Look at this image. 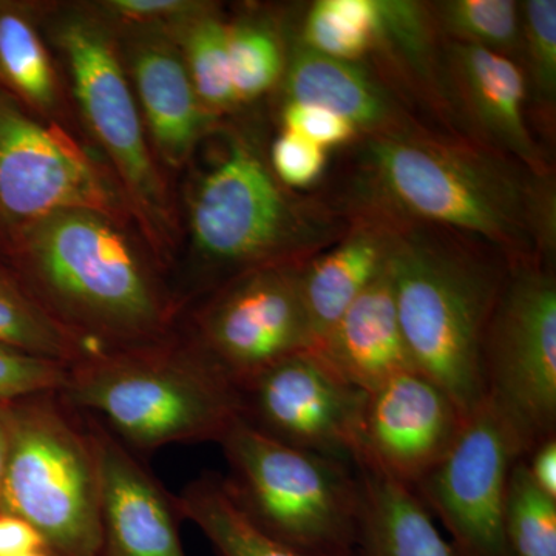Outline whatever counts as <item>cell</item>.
<instances>
[{"label": "cell", "instance_id": "cell-35", "mask_svg": "<svg viewBox=\"0 0 556 556\" xmlns=\"http://www.w3.org/2000/svg\"><path fill=\"white\" fill-rule=\"evenodd\" d=\"M283 124L285 130L308 139L325 150L346 144L357 134L356 127L342 116L316 105L294 102L285 105Z\"/></svg>", "mask_w": 556, "mask_h": 556}, {"label": "cell", "instance_id": "cell-21", "mask_svg": "<svg viewBox=\"0 0 556 556\" xmlns=\"http://www.w3.org/2000/svg\"><path fill=\"white\" fill-rule=\"evenodd\" d=\"M353 467L362 496L356 556H455L413 490L364 464Z\"/></svg>", "mask_w": 556, "mask_h": 556}, {"label": "cell", "instance_id": "cell-28", "mask_svg": "<svg viewBox=\"0 0 556 556\" xmlns=\"http://www.w3.org/2000/svg\"><path fill=\"white\" fill-rule=\"evenodd\" d=\"M228 54L230 79L239 102L257 100L273 89L285 70L280 40L262 22L229 25Z\"/></svg>", "mask_w": 556, "mask_h": 556}, {"label": "cell", "instance_id": "cell-16", "mask_svg": "<svg viewBox=\"0 0 556 556\" xmlns=\"http://www.w3.org/2000/svg\"><path fill=\"white\" fill-rule=\"evenodd\" d=\"M119 42L124 65L153 153L172 169L182 166L211 127L177 42L164 28L127 27Z\"/></svg>", "mask_w": 556, "mask_h": 556}, {"label": "cell", "instance_id": "cell-39", "mask_svg": "<svg viewBox=\"0 0 556 556\" xmlns=\"http://www.w3.org/2000/svg\"><path fill=\"white\" fill-rule=\"evenodd\" d=\"M22 556H50L46 551L31 552V554L22 555Z\"/></svg>", "mask_w": 556, "mask_h": 556}, {"label": "cell", "instance_id": "cell-37", "mask_svg": "<svg viewBox=\"0 0 556 556\" xmlns=\"http://www.w3.org/2000/svg\"><path fill=\"white\" fill-rule=\"evenodd\" d=\"M525 463L536 489L556 501V437L536 445L526 456Z\"/></svg>", "mask_w": 556, "mask_h": 556}, {"label": "cell", "instance_id": "cell-23", "mask_svg": "<svg viewBox=\"0 0 556 556\" xmlns=\"http://www.w3.org/2000/svg\"><path fill=\"white\" fill-rule=\"evenodd\" d=\"M175 500L179 517L199 527L218 556H317L260 532L232 503L218 475L193 479Z\"/></svg>", "mask_w": 556, "mask_h": 556}, {"label": "cell", "instance_id": "cell-17", "mask_svg": "<svg viewBox=\"0 0 556 556\" xmlns=\"http://www.w3.org/2000/svg\"><path fill=\"white\" fill-rule=\"evenodd\" d=\"M311 353L348 386L365 393L415 369L399 324L390 260Z\"/></svg>", "mask_w": 556, "mask_h": 556}, {"label": "cell", "instance_id": "cell-2", "mask_svg": "<svg viewBox=\"0 0 556 556\" xmlns=\"http://www.w3.org/2000/svg\"><path fill=\"white\" fill-rule=\"evenodd\" d=\"M62 401L130 452L218 442L240 417L236 387L174 339L94 350L68 365Z\"/></svg>", "mask_w": 556, "mask_h": 556}, {"label": "cell", "instance_id": "cell-19", "mask_svg": "<svg viewBox=\"0 0 556 556\" xmlns=\"http://www.w3.org/2000/svg\"><path fill=\"white\" fill-rule=\"evenodd\" d=\"M391 236L361 228L325 254L300 265L299 283L314 350L354 300L383 273Z\"/></svg>", "mask_w": 556, "mask_h": 556}, {"label": "cell", "instance_id": "cell-9", "mask_svg": "<svg viewBox=\"0 0 556 556\" xmlns=\"http://www.w3.org/2000/svg\"><path fill=\"white\" fill-rule=\"evenodd\" d=\"M67 208L130 218L112 172L60 124L0 89V247L9 251L25 230Z\"/></svg>", "mask_w": 556, "mask_h": 556}, {"label": "cell", "instance_id": "cell-27", "mask_svg": "<svg viewBox=\"0 0 556 556\" xmlns=\"http://www.w3.org/2000/svg\"><path fill=\"white\" fill-rule=\"evenodd\" d=\"M525 459L518 460L508 484L507 554L556 556V501L536 489L527 473Z\"/></svg>", "mask_w": 556, "mask_h": 556}, {"label": "cell", "instance_id": "cell-25", "mask_svg": "<svg viewBox=\"0 0 556 556\" xmlns=\"http://www.w3.org/2000/svg\"><path fill=\"white\" fill-rule=\"evenodd\" d=\"M0 345L70 365L89 348L50 316L14 276L0 265Z\"/></svg>", "mask_w": 556, "mask_h": 556}, {"label": "cell", "instance_id": "cell-1", "mask_svg": "<svg viewBox=\"0 0 556 556\" xmlns=\"http://www.w3.org/2000/svg\"><path fill=\"white\" fill-rule=\"evenodd\" d=\"M124 228L102 212L67 208L7 251L25 289L90 351L170 339L177 305Z\"/></svg>", "mask_w": 556, "mask_h": 556}, {"label": "cell", "instance_id": "cell-6", "mask_svg": "<svg viewBox=\"0 0 556 556\" xmlns=\"http://www.w3.org/2000/svg\"><path fill=\"white\" fill-rule=\"evenodd\" d=\"M226 492L252 526L317 556H356L361 482L353 464L289 447L237 419L218 442Z\"/></svg>", "mask_w": 556, "mask_h": 556}, {"label": "cell", "instance_id": "cell-13", "mask_svg": "<svg viewBox=\"0 0 556 556\" xmlns=\"http://www.w3.org/2000/svg\"><path fill=\"white\" fill-rule=\"evenodd\" d=\"M237 393L240 419L263 437L353 464L365 391L339 379L316 354L283 358Z\"/></svg>", "mask_w": 556, "mask_h": 556}, {"label": "cell", "instance_id": "cell-26", "mask_svg": "<svg viewBox=\"0 0 556 556\" xmlns=\"http://www.w3.org/2000/svg\"><path fill=\"white\" fill-rule=\"evenodd\" d=\"M375 40V0H320L303 25V46L334 60L354 62Z\"/></svg>", "mask_w": 556, "mask_h": 556}, {"label": "cell", "instance_id": "cell-32", "mask_svg": "<svg viewBox=\"0 0 556 556\" xmlns=\"http://www.w3.org/2000/svg\"><path fill=\"white\" fill-rule=\"evenodd\" d=\"M376 40L390 39L413 64L426 70L430 31L422 7L405 0H375Z\"/></svg>", "mask_w": 556, "mask_h": 556}, {"label": "cell", "instance_id": "cell-36", "mask_svg": "<svg viewBox=\"0 0 556 556\" xmlns=\"http://www.w3.org/2000/svg\"><path fill=\"white\" fill-rule=\"evenodd\" d=\"M46 551L39 533L27 521L0 511V556H22Z\"/></svg>", "mask_w": 556, "mask_h": 556}, {"label": "cell", "instance_id": "cell-10", "mask_svg": "<svg viewBox=\"0 0 556 556\" xmlns=\"http://www.w3.org/2000/svg\"><path fill=\"white\" fill-rule=\"evenodd\" d=\"M484 397L506 416L527 455L556 437V281L538 263L508 270L481 351Z\"/></svg>", "mask_w": 556, "mask_h": 556}, {"label": "cell", "instance_id": "cell-12", "mask_svg": "<svg viewBox=\"0 0 556 556\" xmlns=\"http://www.w3.org/2000/svg\"><path fill=\"white\" fill-rule=\"evenodd\" d=\"M525 444L490 399L467 413L447 456L413 492L450 535L455 556H508L510 475Z\"/></svg>", "mask_w": 556, "mask_h": 556}, {"label": "cell", "instance_id": "cell-14", "mask_svg": "<svg viewBox=\"0 0 556 556\" xmlns=\"http://www.w3.org/2000/svg\"><path fill=\"white\" fill-rule=\"evenodd\" d=\"M466 417L422 372H401L365 393L353 466L364 464L415 490L447 456Z\"/></svg>", "mask_w": 556, "mask_h": 556}, {"label": "cell", "instance_id": "cell-18", "mask_svg": "<svg viewBox=\"0 0 556 556\" xmlns=\"http://www.w3.org/2000/svg\"><path fill=\"white\" fill-rule=\"evenodd\" d=\"M450 60L478 126L530 170L543 175V155L526 124L527 83L521 68L504 54L470 43H453Z\"/></svg>", "mask_w": 556, "mask_h": 556}, {"label": "cell", "instance_id": "cell-24", "mask_svg": "<svg viewBox=\"0 0 556 556\" xmlns=\"http://www.w3.org/2000/svg\"><path fill=\"white\" fill-rule=\"evenodd\" d=\"M185 60L197 94L212 115L236 108V91L230 79L229 25L204 5L197 13L167 30Z\"/></svg>", "mask_w": 556, "mask_h": 556}, {"label": "cell", "instance_id": "cell-34", "mask_svg": "<svg viewBox=\"0 0 556 556\" xmlns=\"http://www.w3.org/2000/svg\"><path fill=\"white\" fill-rule=\"evenodd\" d=\"M204 5L206 3L192 0H110L101 3L97 10L112 24L121 22L126 27L169 30Z\"/></svg>", "mask_w": 556, "mask_h": 556}, {"label": "cell", "instance_id": "cell-11", "mask_svg": "<svg viewBox=\"0 0 556 556\" xmlns=\"http://www.w3.org/2000/svg\"><path fill=\"white\" fill-rule=\"evenodd\" d=\"M299 274L298 263H280L226 281L179 342L236 390L277 362L311 351Z\"/></svg>", "mask_w": 556, "mask_h": 556}, {"label": "cell", "instance_id": "cell-22", "mask_svg": "<svg viewBox=\"0 0 556 556\" xmlns=\"http://www.w3.org/2000/svg\"><path fill=\"white\" fill-rule=\"evenodd\" d=\"M0 89L42 118L60 112V78L31 3L0 0Z\"/></svg>", "mask_w": 556, "mask_h": 556}, {"label": "cell", "instance_id": "cell-38", "mask_svg": "<svg viewBox=\"0 0 556 556\" xmlns=\"http://www.w3.org/2000/svg\"><path fill=\"white\" fill-rule=\"evenodd\" d=\"M10 445V402H0V495Z\"/></svg>", "mask_w": 556, "mask_h": 556}, {"label": "cell", "instance_id": "cell-3", "mask_svg": "<svg viewBox=\"0 0 556 556\" xmlns=\"http://www.w3.org/2000/svg\"><path fill=\"white\" fill-rule=\"evenodd\" d=\"M43 30L67 68L73 97L112 166L130 217L163 268L177 237L174 206L156 164L115 25L97 9H65L43 16Z\"/></svg>", "mask_w": 556, "mask_h": 556}, {"label": "cell", "instance_id": "cell-8", "mask_svg": "<svg viewBox=\"0 0 556 556\" xmlns=\"http://www.w3.org/2000/svg\"><path fill=\"white\" fill-rule=\"evenodd\" d=\"M189 225L201 262L225 270L229 280L262 266L294 263L292 255L308 247L305 240L314 229L262 156L241 139H232L197 182Z\"/></svg>", "mask_w": 556, "mask_h": 556}, {"label": "cell", "instance_id": "cell-33", "mask_svg": "<svg viewBox=\"0 0 556 556\" xmlns=\"http://www.w3.org/2000/svg\"><path fill=\"white\" fill-rule=\"evenodd\" d=\"M274 174L289 188H308L327 167V150L285 130L270 150Z\"/></svg>", "mask_w": 556, "mask_h": 556}, {"label": "cell", "instance_id": "cell-7", "mask_svg": "<svg viewBox=\"0 0 556 556\" xmlns=\"http://www.w3.org/2000/svg\"><path fill=\"white\" fill-rule=\"evenodd\" d=\"M0 511L27 521L50 556H100V468L86 419L58 393L10 402Z\"/></svg>", "mask_w": 556, "mask_h": 556}, {"label": "cell", "instance_id": "cell-29", "mask_svg": "<svg viewBox=\"0 0 556 556\" xmlns=\"http://www.w3.org/2000/svg\"><path fill=\"white\" fill-rule=\"evenodd\" d=\"M442 24L457 42L504 54L521 42V11L511 0H452L441 3Z\"/></svg>", "mask_w": 556, "mask_h": 556}, {"label": "cell", "instance_id": "cell-20", "mask_svg": "<svg viewBox=\"0 0 556 556\" xmlns=\"http://www.w3.org/2000/svg\"><path fill=\"white\" fill-rule=\"evenodd\" d=\"M285 90L288 102L327 109L350 121L357 131H399L396 108L387 91L354 62L300 46L288 62Z\"/></svg>", "mask_w": 556, "mask_h": 556}, {"label": "cell", "instance_id": "cell-30", "mask_svg": "<svg viewBox=\"0 0 556 556\" xmlns=\"http://www.w3.org/2000/svg\"><path fill=\"white\" fill-rule=\"evenodd\" d=\"M521 11V36L526 40L530 76L538 97L554 104L556 97V2L527 0Z\"/></svg>", "mask_w": 556, "mask_h": 556}, {"label": "cell", "instance_id": "cell-15", "mask_svg": "<svg viewBox=\"0 0 556 556\" xmlns=\"http://www.w3.org/2000/svg\"><path fill=\"white\" fill-rule=\"evenodd\" d=\"M83 416L100 468V556H186L177 500L108 428Z\"/></svg>", "mask_w": 556, "mask_h": 556}, {"label": "cell", "instance_id": "cell-5", "mask_svg": "<svg viewBox=\"0 0 556 556\" xmlns=\"http://www.w3.org/2000/svg\"><path fill=\"white\" fill-rule=\"evenodd\" d=\"M367 167L380 195L399 211L477 233L511 254L526 255L543 226L535 192L473 150L391 131L369 139Z\"/></svg>", "mask_w": 556, "mask_h": 556}, {"label": "cell", "instance_id": "cell-4", "mask_svg": "<svg viewBox=\"0 0 556 556\" xmlns=\"http://www.w3.org/2000/svg\"><path fill=\"white\" fill-rule=\"evenodd\" d=\"M507 273L442 244L391 237V281L413 367L466 415L484 399L482 342Z\"/></svg>", "mask_w": 556, "mask_h": 556}, {"label": "cell", "instance_id": "cell-31", "mask_svg": "<svg viewBox=\"0 0 556 556\" xmlns=\"http://www.w3.org/2000/svg\"><path fill=\"white\" fill-rule=\"evenodd\" d=\"M68 365L0 345V402L58 393Z\"/></svg>", "mask_w": 556, "mask_h": 556}]
</instances>
